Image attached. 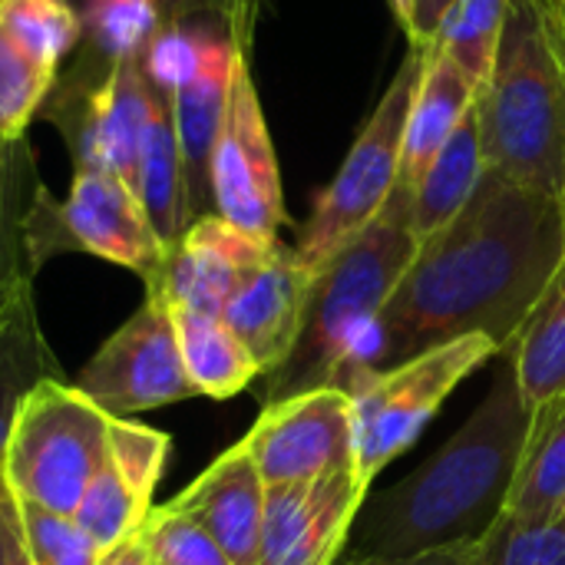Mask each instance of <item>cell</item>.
<instances>
[{
    "mask_svg": "<svg viewBox=\"0 0 565 565\" xmlns=\"http://www.w3.org/2000/svg\"><path fill=\"white\" fill-rule=\"evenodd\" d=\"M563 258V199L487 169L460 215L420 242L374 321L361 374L470 334L490 338L503 354Z\"/></svg>",
    "mask_w": 565,
    "mask_h": 565,
    "instance_id": "cell-1",
    "label": "cell"
},
{
    "mask_svg": "<svg viewBox=\"0 0 565 565\" xmlns=\"http://www.w3.org/2000/svg\"><path fill=\"white\" fill-rule=\"evenodd\" d=\"M497 358L500 371L473 417L414 473L358 510L348 540L358 556L407 559L477 543L503 516L533 411L513 361Z\"/></svg>",
    "mask_w": 565,
    "mask_h": 565,
    "instance_id": "cell-2",
    "label": "cell"
},
{
    "mask_svg": "<svg viewBox=\"0 0 565 565\" xmlns=\"http://www.w3.org/2000/svg\"><path fill=\"white\" fill-rule=\"evenodd\" d=\"M411 209L414 192L394 185L377 218L311 275L298 344L281 367L262 377L265 407L308 391H348L354 384L374 321L420 248Z\"/></svg>",
    "mask_w": 565,
    "mask_h": 565,
    "instance_id": "cell-3",
    "label": "cell"
},
{
    "mask_svg": "<svg viewBox=\"0 0 565 565\" xmlns=\"http://www.w3.org/2000/svg\"><path fill=\"white\" fill-rule=\"evenodd\" d=\"M477 119L487 169L565 199V0H510Z\"/></svg>",
    "mask_w": 565,
    "mask_h": 565,
    "instance_id": "cell-4",
    "label": "cell"
},
{
    "mask_svg": "<svg viewBox=\"0 0 565 565\" xmlns=\"http://www.w3.org/2000/svg\"><path fill=\"white\" fill-rule=\"evenodd\" d=\"M430 43H411L391 86L367 116L334 182L315 199L311 218L305 222L298 245L291 248L298 265L311 275L338 255L361 228H367L384 202L391 199L401 175V149L411 119V106L424 76Z\"/></svg>",
    "mask_w": 565,
    "mask_h": 565,
    "instance_id": "cell-5",
    "label": "cell"
},
{
    "mask_svg": "<svg viewBox=\"0 0 565 565\" xmlns=\"http://www.w3.org/2000/svg\"><path fill=\"white\" fill-rule=\"evenodd\" d=\"M109 417L66 377L40 381L20 404L0 473L13 497L76 516L106 454Z\"/></svg>",
    "mask_w": 565,
    "mask_h": 565,
    "instance_id": "cell-6",
    "label": "cell"
},
{
    "mask_svg": "<svg viewBox=\"0 0 565 565\" xmlns=\"http://www.w3.org/2000/svg\"><path fill=\"white\" fill-rule=\"evenodd\" d=\"M497 354L500 348L490 338L470 334L430 348L391 371L361 374L348 387L354 407L358 480L371 490L374 477L424 434L454 387Z\"/></svg>",
    "mask_w": 565,
    "mask_h": 565,
    "instance_id": "cell-7",
    "label": "cell"
},
{
    "mask_svg": "<svg viewBox=\"0 0 565 565\" xmlns=\"http://www.w3.org/2000/svg\"><path fill=\"white\" fill-rule=\"evenodd\" d=\"M73 387L119 420L199 397L162 291H146L142 305L83 364Z\"/></svg>",
    "mask_w": 565,
    "mask_h": 565,
    "instance_id": "cell-8",
    "label": "cell"
},
{
    "mask_svg": "<svg viewBox=\"0 0 565 565\" xmlns=\"http://www.w3.org/2000/svg\"><path fill=\"white\" fill-rule=\"evenodd\" d=\"M212 205L215 215L265 242H278V232L288 222L281 169L252 76V53L238 56L235 63L222 129L215 139Z\"/></svg>",
    "mask_w": 565,
    "mask_h": 565,
    "instance_id": "cell-9",
    "label": "cell"
},
{
    "mask_svg": "<svg viewBox=\"0 0 565 565\" xmlns=\"http://www.w3.org/2000/svg\"><path fill=\"white\" fill-rule=\"evenodd\" d=\"M242 444L265 487H291L348 470L354 467L351 394L341 387H321L271 404Z\"/></svg>",
    "mask_w": 565,
    "mask_h": 565,
    "instance_id": "cell-10",
    "label": "cell"
},
{
    "mask_svg": "<svg viewBox=\"0 0 565 565\" xmlns=\"http://www.w3.org/2000/svg\"><path fill=\"white\" fill-rule=\"evenodd\" d=\"M66 252H86L142 278L156 288L169 258V248L156 235L136 189L113 172L76 169L66 199L56 209Z\"/></svg>",
    "mask_w": 565,
    "mask_h": 565,
    "instance_id": "cell-11",
    "label": "cell"
},
{
    "mask_svg": "<svg viewBox=\"0 0 565 565\" xmlns=\"http://www.w3.org/2000/svg\"><path fill=\"white\" fill-rule=\"evenodd\" d=\"M364 497L367 487L354 467L308 483L268 487L258 565H334Z\"/></svg>",
    "mask_w": 565,
    "mask_h": 565,
    "instance_id": "cell-12",
    "label": "cell"
},
{
    "mask_svg": "<svg viewBox=\"0 0 565 565\" xmlns=\"http://www.w3.org/2000/svg\"><path fill=\"white\" fill-rule=\"evenodd\" d=\"M172 440L162 430L109 417L106 454L83 493L76 523L106 550L129 540L152 516V493L162 480Z\"/></svg>",
    "mask_w": 565,
    "mask_h": 565,
    "instance_id": "cell-13",
    "label": "cell"
},
{
    "mask_svg": "<svg viewBox=\"0 0 565 565\" xmlns=\"http://www.w3.org/2000/svg\"><path fill=\"white\" fill-rule=\"evenodd\" d=\"M281 242L255 238L222 215H202L169 252L156 288L169 305L222 318L232 295L278 252Z\"/></svg>",
    "mask_w": 565,
    "mask_h": 565,
    "instance_id": "cell-14",
    "label": "cell"
},
{
    "mask_svg": "<svg viewBox=\"0 0 565 565\" xmlns=\"http://www.w3.org/2000/svg\"><path fill=\"white\" fill-rule=\"evenodd\" d=\"M268 487L238 440L202 477H195L169 507L195 520L232 559V565H258L262 523Z\"/></svg>",
    "mask_w": 565,
    "mask_h": 565,
    "instance_id": "cell-15",
    "label": "cell"
},
{
    "mask_svg": "<svg viewBox=\"0 0 565 565\" xmlns=\"http://www.w3.org/2000/svg\"><path fill=\"white\" fill-rule=\"evenodd\" d=\"M308 288L311 271L298 265L291 248L278 245V252L225 305L222 321L258 361L262 377L281 367L295 351L305 321Z\"/></svg>",
    "mask_w": 565,
    "mask_h": 565,
    "instance_id": "cell-16",
    "label": "cell"
},
{
    "mask_svg": "<svg viewBox=\"0 0 565 565\" xmlns=\"http://www.w3.org/2000/svg\"><path fill=\"white\" fill-rule=\"evenodd\" d=\"M245 53H252V50L235 46V50L222 53L215 63H209L192 83H185L172 96V122H175L182 179H185L192 218L215 212V205H212V152H215V139L222 129L235 63Z\"/></svg>",
    "mask_w": 565,
    "mask_h": 565,
    "instance_id": "cell-17",
    "label": "cell"
},
{
    "mask_svg": "<svg viewBox=\"0 0 565 565\" xmlns=\"http://www.w3.org/2000/svg\"><path fill=\"white\" fill-rule=\"evenodd\" d=\"M477 83L437 46L427 50L424 76L411 106L407 132H404V149H401V175L397 185L407 192H417L424 172L430 162L440 156V149L450 142L463 116L477 103Z\"/></svg>",
    "mask_w": 565,
    "mask_h": 565,
    "instance_id": "cell-18",
    "label": "cell"
},
{
    "mask_svg": "<svg viewBox=\"0 0 565 565\" xmlns=\"http://www.w3.org/2000/svg\"><path fill=\"white\" fill-rule=\"evenodd\" d=\"M523 523H556L565 513V391L533 407L507 510Z\"/></svg>",
    "mask_w": 565,
    "mask_h": 565,
    "instance_id": "cell-19",
    "label": "cell"
},
{
    "mask_svg": "<svg viewBox=\"0 0 565 565\" xmlns=\"http://www.w3.org/2000/svg\"><path fill=\"white\" fill-rule=\"evenodd\" d=\"M46 377H63V371L40 328L33 281H26L0 301V463L23 397Z\"/></svg>",
    "mask_w": 565,
    "mask_h": 565,
    "instance_id": "cell-20",
    "label": "cell"
},
{
    "mask_svg": "<svg viewBox=\"0 0 565 565\" xmlns=\"http://www.w3.org/2000/svg\"><path fill=\"white\" fill-rule=\"evenodd\" d=\"M136 195H139L156 235L172 252L195 218H192L185 179H182L172 99L166 93L156 96V106H152V116H149V126L142 136L139 169H136Z\"/></svg>",
    "mask_w": 565,
    "mask_h": 565,
    "instance_id": "cell-21",
    "label": "cell"
},
{
    "mask_svg": "<svg viewBox=\"0 0 565 565\" xmlns=\"http://www.w3.org/2000/svg\"><path fill=\"white\" fill-rule=\"evenodd\" d=\"M503 358L513 361L516 384L530 411L565 391V258Z\"/></svg>",
    "mask_w": 565,
    "mask_h": 565,
    "instance_id": "cell-22",
    "label": "cell"
},
{
    "mask_svg": "<svg viewBox=\"0 0 565 565\" xmlns=\"http://www.w3.org/2000/svg\"><path fill=\"white\" fill-rule=\"evenodd\" d=\"M487 172V156H483V139H480V119H477V103L450 136V142L440 149V156L430 162L424 172L417 192H414V209H411V228L424 242L434 232H440L447 222L460 215V209L470 202L477 192L480 179Z\"/></svg>",
    "mask_w": 565,
    "mask_h": 565,
    "instance_id": "cell-23",
    "label": "cell"
},
{
    "mask_svg": "<svg viewBox=\"0 0 565 565\" xmlns=\"http://www.w3.org/2000/svg\"><path fill=\"white\" fill-rule=\"evenodd\" d=\"M36 159L26 139H0V301L36 278L30 222L43 195Z\"/></svg>",
    "mask_w": 565,
    "mask_h": 565,
    "instance_id": "cell-24",
    "label": "cell"
},
{
    "mask_svg": "<svg viewBox=\"0 0 565 565\" xmlns=\"http://www.w3.org/2000/svg\"><path fill=\"white\" fill-rule=\"evenodd\" d=\"M172 321H175V338H179L185 371L199 394L225 401V397L242 394L248 384L262 377L258 361L228 331L222 318L172 305Z\"/></svg>",
    "mask_w": 565,
    "mask_h": 565,
    "instance_id": "cell-25",
    "label": "cell"
},
{
    "mask_svg": "<svg viewBox=\"0 0 565 565\" xmlns=\"http://www.w3.org/2000/svg\"><path fill=\"white\" fill-rule=\"evenodd\" d=\"M238 43L232 40V33L222 23H215V20H182V23L159 26V33L152 36V43L139 56V66H142V76L159 93H166L172 99L209 63H215L222 53H228Z\"/></svg>",
    "mask_w": 565,
    "mask_h": 565,
    "instance_id": "cell-26",
    "label": "cell"
},
{
    "mask_svg": "<svg viewBox=\"0 0 565 565\" xmlns=\"http://www.w3.org/2000/svg\"><path fill=\"white\" fill-rule=\"evenodd\" d=\"M507 13H510V0H454L430 46H437L477 86H483L503 40Z\"/></svg>",
    "mask_w": 565,
    "mask_h": 565,
    "instance_id": "cell-27",
    "label": "cell"
},
{
    "mask_svg": "<svg viewBox=\"0 0 565 565\" xmlns=\"http://www.w3.org/2000/svg\"><path fill=\"white\" fill-rule=\"evenodd\" d=\"M159 26V0H93L83 13V36L76 50L96 63L116 66L122 60H139Z\"/></svg>",
    "mask_w": 565,
    "mask_h": 565,
    "instance_id": "cell-28",
    "label": "cell"
},
{
    "mask_svg": "<svg viewBox=\"0 0 565 565\" xmlns=\"http://www.w3.org/2000/svg\"><path fill=\"white\" fill-rule=\"evenodd\" d=\"M56 70L40 63L3 23H0V139H26L30 122L43 113Z\"/></svg>",
    "mask_w": 565,
    "mask_h": 565,
    "instance_id": "cell-29",
    "label": "cell"
},
{
    "mask_svg": "<svg viewBox=\"0 0 565 565\" xmlns=\"http://www.w3.org/2000/svg\"><path fill=\"white\" fill-rule=\"evenodd\" d=\"M13 523L30 565H99L103 559V546L76 523V516L13 497Z\"/></svg>",
    "mask_w": 565,
    "mask_h": 565,
    "instance_id": "cell-30",
    "label": "cell"
},
{
    "mask_svg": "<svg viewBox=\"0 0 565 565\" xmlns=\"http://www.w3.org/2000/svg\"><path fill=\"white\" fill-rule=\"evenodd\" d=\"M0 23L53 70L83 36V17L70 0H0Z\"/></svg>",
    "mask_w": 565,
    "mask_h": 565,
    "instance_id": "cell-31",
    "label": "cell"
},
{
    "mask_svg": "<svg viewBox=\"0 0 565 565\" xmlns=\"http://www.w3.org/2000/svg\"><path fill=\"white\" fill-rule=\"evenodd\" d=\"M467 565H565V523H523L503 513L483 540H477Z\"/></svg>",
    "mask_w": 565,
    "mask_h": 565,
    "instance_id": "cell-32",
    "label": "cell"
},
{
    "mask_svg": "<svg viewBox=\"0 0 565 565\" xmlns=\"http://www.w3.org/2000/svg\"><path fill=\"white\" fill-rule=\"evenodd\" d=\"M146 540L156 565H232L222 546L189 516L169 503L156 507L146 520Z\"/></svg>",
    "mask_w": 565,
    "mask_h": 565,
    "instance_id": "cell-33",
    "label": "cell"
},
{
    "mask_svg": "<svg viewBox=\"0 0 565 565\" xmlns=\"http://www.w3.org/2000/svg\"><path fill=\"white\" fill-rule=\"evenodd\" d=\"M159 7H162V26L182 20H215L232 33L238 46L252 50L268 0H159Z\"/></svg>",
    "mask_w": 565,
    "mask_h": 565,
    "instance_id": "cell-34",
    "label": "cell"
},
{
    "mask_svg": "<svg viewBox=\"0 0 565 565\" xmlns=\"http://www.w3.org/2000/svg\"><path fill=\"white\" fill-rule=\"evenodd\" d=\"M477 543H460V546H447V550H434V553H420V556H407V559H381V556H344L334 559V565H467L473 556Z\"/></svg>",
    "mask_w": 565,
    "mask_h": 565,
    "instance_id": "cell-35",
    "label": "cell"
},
{
    "mask_svg": "<svg viewBox=\"0 0 565 565\" xmlns=\"http://www.w3.org/2000/svg\"><path fill=\"white\" fill-rule=\"evenodd\" d=\"M454 0H414V20H411V30H407V40L411 43H430L444 13L450 10Z\"/></svg>",
    "mask_w": 565,
    "mask_h": 565,
    "instance_id": "cell-36",
    "label": "cell"
},
{
    "mask_svg": "<svg viewBox=\"0 0 565 565\" xmlns=\"http://www.w3.org/2000/svg\"><path fill=\"white\" fill-rule=\"evenodd\" d=\"M99 565H156L149 553V540H146V526L139 533H132L129 540L116 543L113 550L103 553Z\"/></svg>",
    "mask_w": 565,
    "mask_h": 565,
    "instance_id": "cell-37",
    "label": "cell"
},
{
    "mask_svg": "<svg viewBox=\"0 0 565 565\" xmlns=\"http://www.w3.org/2000/svg\"><path fill=\"white\" fill-rule=\"evenodd\" d=\"M17 553V523H13V493L0 473V565H13Z\"/></svg>",
    "mask_w": 565,
    "mask_h": 565,
    "instance_id": "cell-38",
    "label": "cell"
},
{
    "mask_svg": "<svg viewBox=\"0 0 565 565\" xmlns=\"http://www.w3.org/2000/svg\"><path fill=\"white\" fill-rule=\"evenodd\" d=\"M387 3H391L394 17L401 20L404 33H407V30H411V20H414V0H387Z\"/></svg>",
    "mask_w": 565,
    "mask_h": 565,
    "instance_id": "cell-39",
    "label": "cell"
},
{
    "mask_svg": "<svg viewBox=\"0 0 565 565\" xmlns=\"http://www.w3.org/2000/svg\"><path fill=\"white\" fill-rule=\"evenodd\" d=\"M13 565H30V559H26V553L20 550V540H17V553H13Z\"/></svg>",
    "mask_w": 565,
    "mask_h": 565,
    "instance_id": "cell-40",
    "label": "cell"
},
{
    "mask_svg": "<svg viewBox=\"0 0 565 565\" xmlns=\"http://www.w3.org/2000/svg\"><path fill=\"white\" fill-rule=\"evenodd\" d=\"M70 3H73V7L79 10V17H83V13H86V7H89L93 0H70Z\"/></svg>",
    "mask_w": 565,
    "mask_h": 565,
    "instance_id": "cell-41",
    "label": "cell"
},
{
    "mask_svg": "<svg viewBox=\"0 0 565 565\" xmlns=\"http://www.w3.org/2000/svg\"><path fill=\"white\" fill-rule=\"evenodd\" d=\"M563 209H565V199H563Z\"/></svg>",
    "mask_w": 565,
    "mask_h": 565,
    "instance_id": "cell-42",
    "label": "cell"
},
{
    "mask_svg": "<svg viewBox=\"0 0 565 565\" xmlns=\"http://www.w3.org/2000/svg\"><path fill=\"white\" fill-rule=\"evenodd\" d=\"M563 523H565V513H563Z\"/></svg>",
    "mask_w": 565,
    "mask_h": 565,
    "instance_id": "cell-43",
    "label": "cell"
}]
</instances>
